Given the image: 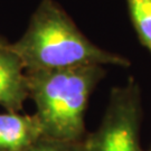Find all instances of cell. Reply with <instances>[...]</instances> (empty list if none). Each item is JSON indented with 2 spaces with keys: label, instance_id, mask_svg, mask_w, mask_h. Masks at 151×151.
<instances>
[{
  "label": "cell",
  "instance_id": "1",
  "mask_svg": "<svg viewBox=\"0 0 151 151\" xmlns=\"http://www.w3.org/2000/svg\"><path fill=\"white\" fill-rule=\"evenodd\" d=\"M9 47L27 73L81 66H131L125 56L93 43L55 0H40L26 30Z\"/></svg>",
  "mask_w": 151,
  "mask_h": 151
},
{
  "label": "cell",
  "instance_id": "2",
  "mask_svg": "<svg viewBox=\"0 0 151 151\" xmlns=\"http://www.w3.org/2000/svg\"><path fill=\"white\" fill-rule=\"evenodd\" d=\"M105 73L104 66L27 73L29 99L35 104L34 114L43 137L62 141L85 139L87 105Z\"/></svg>",
  "mask_w": 151,
  "mask_h": 151
},
{
  "label": "cell",
  "instance_id": "7",
  "mask_svg": "<svg viewBox=\"0 0 151 151\" xmlns=\"http://www.w3.org/2000/svg\"><path fill=\"white\" fill-rule=\"evenodd\" d=\"M27 151H85L83 141H62L42 137Z\"/></svg>",
  "mask_w": 151,
  "mask_h": 151
},
{
  "label": "cell",
  "instance_id": "8",
  "mask_svg": "<svg viewBox=\"0 0 151 151\" xmlns=\"http://www.w3.org/2000/svg\"><path fill=\"white\" fill-rule=\"evenodd\" d=\"M148 151H151V147H150V149H149V150H148Z\"/></svg>",
  "mask_w": 151,
  "mask_h": 151
},
{
  "label": "cell",
  "instance_id": "3",
  "mask_svg": "<svg viewBox=\"0 0 151 151\" xmlns=\"http://www.w3.org/2000/svg\"><path fill=\"white\" fill-rule=\"evenodd\" d=\"M142 119L140 84L129 77L111 90L99 127L84 139L85 151H146L141 145Z\"/></svg>",
  "mask_w": 151,
  "mask_h": 151
},
{
  "label": "cell",
  "instance_id": "6",
  "mask_svg": "<svg viewBox=\"0 0 151 151\" xmlns=\"http://www.w3.org/2000/svg\"><path fill=\"white\" fill-rule=\"evenodd\" d=\"M125 4L137 37L151 54V0H125Z\"/></svg>",
  "mask_w": 151,
  "mask_h": 151
},
{
  "label": "cell",
  "instance_id": "5",
  "mask_svg": "<svg viewBox=\"0 0 151 151\" xmlns=\"http://www.w3.org/2000/svg\"><path fill=\"white\" fill-rule=\"evenodd\" d=\"M43 137L35 114L0 113V151H27Z\"/></svg>",
  "mask_w": 151,
  "mask_h": 151
},
{
  "label": "cell",
  "instance_id": "4",
  "mask_svg": "<svg viewBox=\"0 0 151 151\" xmlns=\"http://www.w3.org/2000/svg\"><path fill=\"white\" fill-rule=\"evenodd\" d=\"M28 99L26 70L9 43L0 37V106L8 112H22Z\"/></svg>",
  "mask_w": 151,
  "mask_h": 151
}]
</instances>
